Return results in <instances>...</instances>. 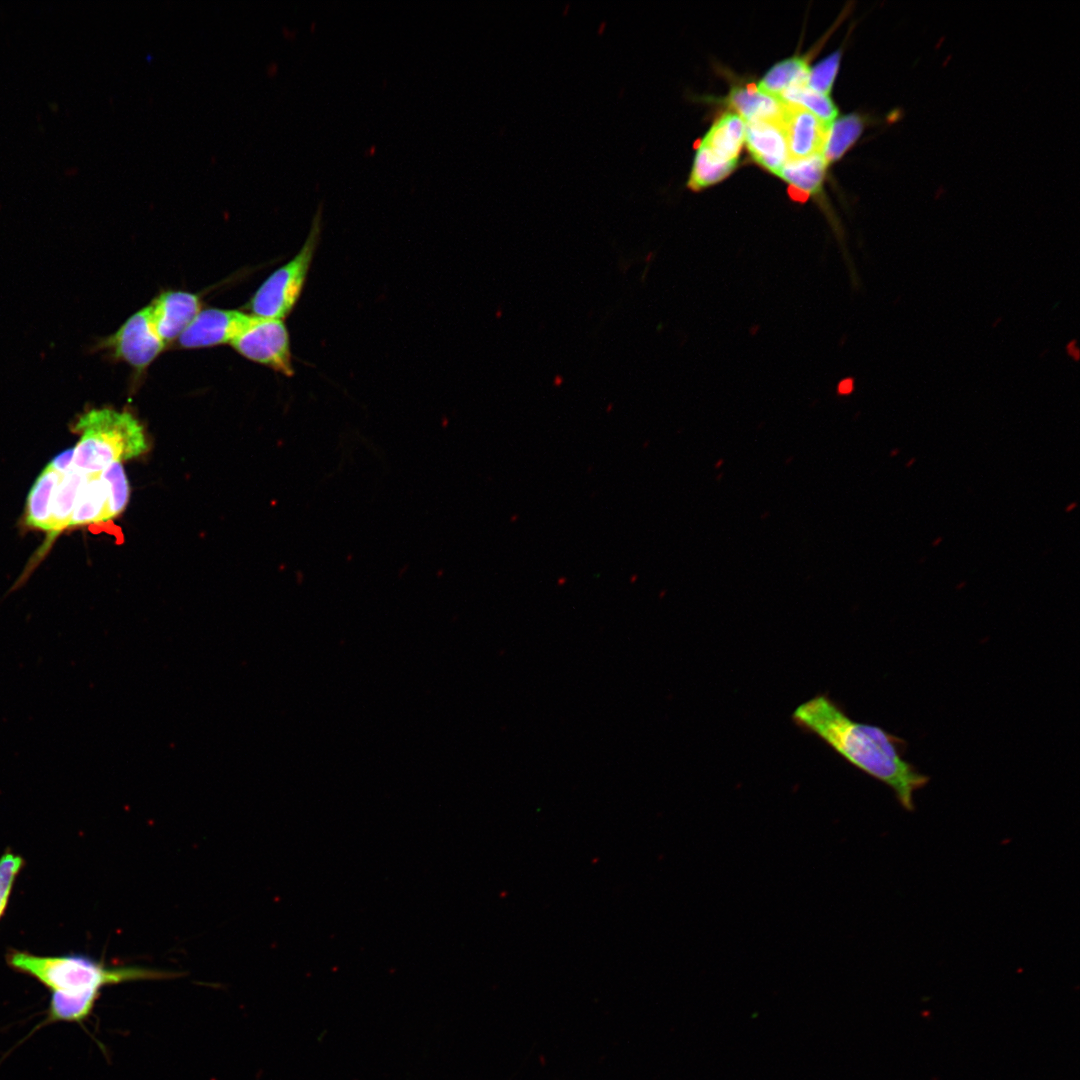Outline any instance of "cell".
Here are the masks:
<instances>
[{"mask_svg": "<svg viewBox=\"0 0 1080 1080\" xmlns=\"http://www.w3.org/2000/svg\"><path fill=\"white\" fill-rule=\"evenodd\" d=\"M792 720L851 765L888 786L903 809L914 810V794L930 778L903 757L907 747L904 739L879 726L855 721L826 694L800 704Z\"/></svg>", "mask_w": 1080, "mask_h": 1080, "instance_id": "1", "label": "cell"}, {"mask_svg": "<svg viewBox=\"0 0 1080 1080\" xmlns=\"http://www.w3.org/2000/svg\"><path fill=\"white\" fill-rule=\"evenodd\" d=\"M8 965L31 976L51 991L48 1022H82L92 1012L106 986L143 980L177 977V972L139 966H107L82 954L58 956L11 951Z\"/></svg>", "mask_w": 1080, "mask_h": 1080, "instance_id": "2", "label": "cell"}, {"mask_svg": "<svg viewBox=\"0 0 1080 1080\" xmlns=\"http://www.w3.org/2000/svg\"><path fill=\"white\" fill-rule=\"evenodd\" d=\"M75 431L81 438L74 447L73 467L88 475L148 449L142 425L126 411L92 409L79 418Z\"/></svg>", "mask_w": 1080, "mask_h": 1080, "instance_id": "3", "label": "cell"}, {"mask_svg": "<svg viewBox=\"0 0 1080 1080\" xmlns=\"http://www.w3.org/2000/svg\"><path fill=\"white\" fill-rule=\"evenodd\" d=\"M322 227V203L317 208L309 234L300 251L274 271L258 288L249 302L251 314L259 318L283 320L296 304L319 243Z\"/></svg>", "mask_w": 1080, "mask_h": 1080, "instance_id": "4", "label": "cell"}, {"mask_svg": "<svg viewBox=\"0 0 1080 1080\" xmlns=\"http://www.w3.org/2000/svg\"><path fill=\"white\" fill-rule=\"evenodd\" d=\"M231 346L245 358L292 376L289 334L283 320L257 317Z\"/></svg>", "mask_w": 1080, "mask_h": 1080, "instance_id": "5", "label": "cell"}, {"mask_svg": "<svg viewBox=\"0 0 1080 1080\" xmlns=\"http://www.w3.org/2000/svg\"><path fill=\"white\" fill-rule=\"evenodd\" d=\"M101 345L115 358L137 370H144L163 351L166 343L157 334L146 306L131 315Z\"/></svg>", "mask_w": 1080, "mask_h": 1080, "instance_id": "6", "label": "cell"}, {"mask_svg": "<svg viewBox=\"0 0 1080 1080\" xmlns=\"http://www.w3.org/2000/svg\"><path fill=\"white\" fill-rule=\"evenodd\" d=\"M257 318L237 310H201L177 339L183 348H204L231 344Z\"/></svg>", "mask_w": 1080, "mask_h": 1080, "instance_id": "7", "label": "cell"}, {"mask_svg": "<svg viewBox=\"0 0 1080 1080\" xmlns=\"http://www.w3.org/2000/svg\"><path fill=\"white\" fill-rule=\"evenodd\" d=\"M780 122L786 139L788 160L823 154L830 125L823 123L805 108L786 103H782Z\"/></svg>", "mask_w": 1080, "mask_h": 1080, "instance_id": "8", "label": "cell"}, {"mask_svg": "<svg viewBox=\"0 0 1080 1080\" xmlns=\"http://www.w3.org/2000/svg\"><path fill=\"white\" fill-rule=\"evenodd\" d=\"M152 324L167 344L178 339L201 311L197 295L185 291H166L148 305Z\"/></svg>", "mask_w": 1080, "mask_h": 1080, "instance_id": "9", "label": "cell"}, {"mask_svg": "<svg viewBox=\"0 0 1080 1080\" xmlns=\"http://www.w3.org/2000/svg\"><path fill=\"white\" fill-rule=\"evenodd\" d=\"M744 141L752 158L778 176L788 161L787 144L780 117L745 123Z\"/></svg>", "mask_w": 1080, "mask_h": 1080, "instance_id": "10", "label": "cell"}, {"mask_svg": "<svg viewBox=\"0 0 1080 1080\" xmlns=\"http://www.w3.org/2000/svg\"><path fill=\"white\" fill-rule=\"evenodd\" d=\"M744 136L745 122L736 113H726L712 125L698 147L720 161L737 163Z\"/></svg>", "mask_w": 1080, "mask_h": 1080, "instance_id": "11", "label": "cell"}, {"mask_svg": "<svg viewBox=\"0 0 1080 1080\" xmlns=\"http://www.w3.org/2000/svg\"><path fill=\"white\" fill-rule=\"evenodd\" d=\"M62 474L47 465L27 498L25 522L32 528L50 530L53 498Z\"/></svg>", "mask_w": 1080, "mask_h": 1080, "instance_id": "12", "label": "cell"}, {"mask_svg": "<svg viewBox=\"0 0 1080 1080\" xmlns=\"http://www.w3.org/2000/svg\"><path fill=\"white\" fill-rule=\"evenodd\" d=\"M728 103L745 123L778 119L782 108V103L777 98L752 86L734 87L729 93Z\"/></svg>", "mask_w": 1080, "mask_h": 1080, "instance_id": "13", "label": "cell"}, {"mask_svg": "<svg viewBox=\"0 0 1080 1080\" xmlns=\"http://www.w3.org/2000/svg\"><path fill=\"white\" fill-rule=\"evenodd\" d=\"M106 506L107 491L100 473L89 474L77 495L68 527L105 522Z\"/></svg>", "mask_w": 1080, "mask_h": 1080, "instance_id": "14", "label": "cell"}, {"mask_svg": "<svg viewBox=\"0 0 1080 1080\" xmlns=\"http://www.w3.org/2000/svg\"><path fill=\"white\" fill-rule=\"evenodd\" d=\"M87 478L88 474L80 472L73 466L61 475L53 498L51 524L48 531L50 538H55L60 531L68 527L77 495Z\"/></svg>", "mask_w": 1080, "mask_h": 1080, "instance_id": "15", "label": "cell"}, {"mask_svg": "<svg viewBox=\"0 0 1080 1080\" xmlns=\"http://www.w3.org/2000/svg\"><path fill=\"white\" fill-rule=\"evenodd\" d=\"M827 164L823 154L800 160H788L778 176L789 183L795 191L802 192L806 196H814L821 191Z\"/></svg>", "mask_w": 1080, "mask_h": 1080, "instance_id": "16", "label": "cell"}, {"mask_svg": "<svg viewBox=\"0 0 1080 1080\" xmlns=\"http://www.w3.org/2000/svg\"><path fill=\"white\" fill-rule=\"evenodd\" d=\"M809 68L800 57H792L775 64L760 80L758 91L778 98L787 89L806 84Z\"/></svg>", "mask_w": 1080, "mask_h": 1080, "instance_id": "17", "label": "cell"}, {"mask_svg": "<svg viewBox=\"0 0 1080 1080\" xmlns=\"http://www.w3.org/2000/svg\"><path fill=\"white\" fill-rule=\"evenodd\" d=\"M865 126V120L859 114L852 113L834 120L829 127L823 156L827 163L840 158L859 138Z\"/></svg>", "mask_w": 1080, "mask_h": 1080, "instance_id": "18", "label": "cell"}, {"mask_svg": "<svg viewBox=\"0 0 1080 1080\" xmlns=\"http://www.w3.org/2000/svg\"><path fill=\"white\" fill-rule=\"evenodd\" d=\"M777 99L805 108L827 125H831L838 115V109L829 96L812 91L806 84L787 89Z\"/></svg>", "mask_w": 1080, "mask_h": 1080, "instance_id": "19", "label": "cell"}, {"mask_svg": "<svg viewBox=\"0 0 1080 1080\" xmlns=\"http://www.w3.org/2000/svg\"><path fill=\"white\" fill-rule=\"evenodd\" d=\"M736 164L719 161L698 147L687 186L694 191H699L713 185L728 176Z\"/></svg>", "mask_w": 1080, "mask_h": 1080, "instance_id": "20", "label": "cell"}, {"mask_svg": "<svg viewBox=\"0 0 1080 1080\" xmlns=\"http://www.w3.org/2000/svg\"><path fill=\"white\" fill-rule=\"evenodd\" d=\"M107 491L106 521L121 514L129 500V483L121 462H114L100 472Z\"/></svg>", "mask_w": 1080, "mask_h": 1080, "instance_id": "21", "label": "cell"}, {"mask_svg": "<svg viewBox=\"0 0 1080 1080\" xmlns=\"http://www.w3.org/2000/svg\"><path fill=\"white\" fill-rule=\"evenodd\" d=\"M840 58L841 52L835 51L809 69L806 86L812 91L828 96L838 71Z\"/></svg>", "mask_w": 1080, "mask_h": 1080, "instance_id": "22", "label": "cell"}, {"mask_svg": "<svg viewBox=\"0 0 1080 1080\" xmlns=\"http://www.w3.org/2000/svg\"><path fill=\"white\" fill-rule=\"evenodd\" d=\"M23 865V858L10 851L0 856V919L6 910L14 882Z\"/></svg>", "mask_w": 1080, "mask_h": 1080, "instance_id": "23", "label": "cell"}, {"mask_svg": "<svg viewBox=\"0 0 1080 1080\" xmlns=\"http://www.w3.org/2000/svg\"><path fill=\"white\" fill-rule=\"evenodd\" d=\"M74 448H69L55 456L48 464L59 474L66 473L73 466Z\"/></svg>", "mask_w": 1080, "mask_h": 1080, "instance_id": "24", "label": "cell"}]
</instances>
